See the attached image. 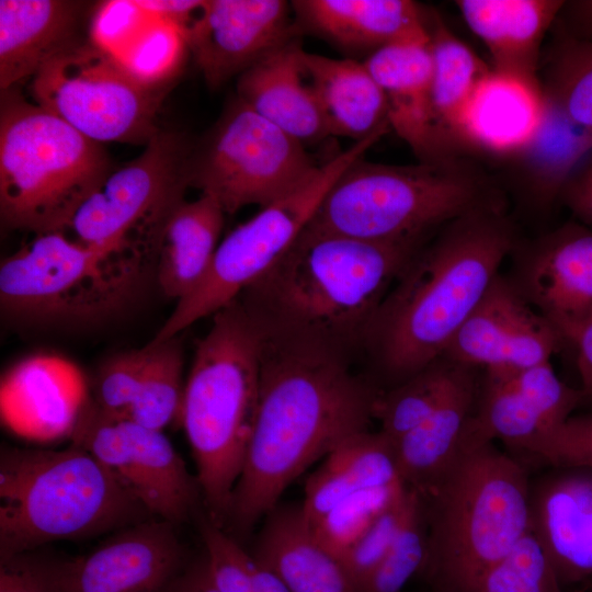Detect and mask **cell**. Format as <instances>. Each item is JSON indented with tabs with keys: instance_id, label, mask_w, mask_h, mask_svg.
Instances as JSON below:
<instances>
[{
	"instance_id": "cell-8",
	"label": "cell",
	"mask_w": 592,
	"mask_h": 592,
	"mask_svg": "<svg viewBox=\"0 0 592 592\" xmlns=\"http://www.w3.org/2000/svg\"><path fill=\"white\" fill-rule=\"evenodd\" d=\"M111 170L101 144L37 103L2 91L0 215L11 228L64 231Z\"/></svg>"
},
{
	"instance_id": "cell-7",
	"label": "cell",
	"mask_w": 592,
	"mask_h": 592,
	"mask_svg": "<svg viewBox=\"0 0 592 592\" xmlns=\"http://www.w3.org/2000/svg\"><path fill=\"white\" fill-rule=\"evenodd\" d=\"M530 489L522 465L492 442L463 449L423 498L430 502L424 567L444 592L463 591L526 535Z\"/></svg>"
},
{
	"instance_id": "cell-41",
	"label": "cell",
	"mask_w": 592,
	"mask_h": 592,
	"mask_svg": "<svg viewBox=\"0 0 592 592\" xmlns=\"http://www.w3.org/2000/svg\"><path fill=\"white\" fill-rule=\"evenodd\" d=\"M205 561L219 592H255V561L235 537L207 515L200 523Z\"/></svg>"
},
{
	"instance_id": "cell-38",
	"label": "cell",
	"mask_w": 592,
	"mask_h": 592,
	"mask_svg": "<svg viewBox=\"0 0 592 592\" xmlns=\"http://www.w3.org/2000/svg\"><path fill=\"white\" fill-rule=\"evenodd\" d=\"M406 519L385 557L358 592H400L424 567L428 555V522L423 498L413 489Z\"/></svg>"
},
{
	"instance_id": "cell-35",
	"label": "cell",
	"mask_w": 592,
	"mask_h": 592,
	"mask_svg": "<svg viewBox=\"0 0 592 592\" xmlns=\"http://www.w3.org/2000/svg\"><path fill=\"white\" fill-rule=\"evenodd\" d=\"M459 365L442 356L379 392L373 414L380 423L379 431L396 441L425 421L449 391Z\"/></svg>"
},
{
	"instance_id": "cell-19",
	"label": "cell",
	"mask_w": 592,
	"mask_h": 592,
	"mask_svg": "<svg viewBox=\"0 0 592 592\" xmlns=\"http://www.w3.org/2000/svg\"><path fill=\"white\" fill-rule=\"evenodd\" d=\"M175 526L149 519L118 530L91 553L60 561L64 592H167L183 570Z\"/></svg>"
},
{
	"instance_id": "cell-22",
	"label": "cell",
	"mask_w": 592,
	"mask_h": 592,
	"mask_svg": "<svg viewBox=\"0 0 592 592\" xmlns=\"http://www.w3.org/2000/svg\"><path fill=\"white\" fill-rule=\"evenodd\" d=\"M546 112L542 86L491 71L466 103L454 133L456 148L497 160L523 148L539 129Z\"/></svg>"
},
{
	"instance_id": "cell-10",
	"label": "cell",
	"mask_w": 592,
	"mask_h": 592,
	"mask_svg": "<svg viewBox=\"0 0 592 592\" xmlns=\"http://www.w3.org/2000/svg\"><path fill=\"white\" fill-rule=\"evenodd\" d=\"M383 136L375 135L319 163L295 190L260 208L231 230L216 250L200 285L177 305L150 341L175 338L195 321L239 298L289 250L312 219L319 204L339 177Z\"/></svg>"
},
{
	"instance_id": "cell-49",
	"label": "cell",
	"mask_w": 592,
	"mask_h": 592,
	"mask_svg": "<svg viewBox=\"0 0 592 592\" xmlns=\"http://www.w3.org/2000/svg\"><path fill=\"white\" fill-rule=\"evenodd\" d=\"M554 27L571 37L592 42V0H565Z\"/></svg>"
},
{
	"instance_id": "cell-27",
	"label": "cell",
	"mask_w": 592,
	"mask_h": 592,
	"mask_svg": "<svg viewBox=\"0 0 592 592\" xmlns=\"http://www.w3.org/2000/svg\"><path fill=\"white\" fill-rule=\"evenodd\" d=\"M308 29L348 49H371L429 41V13L410 0H298Z\"/></svg>"
},
{
	"instance_id": "cell-11",
	"label": "cell",
	"mask_w": 592,
	"mask_h": 592,
	"mask_svg": "<svg viewBox=\"0 0 592 592\" xmlns=\"http://www.w3.org/2000/svg\"><path fill=\"white\" fill-rule=\"evenodd\" d=\"M305 145L238 98L189 161V184L225 214L260 208L299 186L318 167Z\"/></svg>"
},
{
	"instance_id": "cell-16",
	"label": "cell",
	"mask_w": 592,
	"mask_h": 592,
	"mask_svg": "<svg viewBox=\"0 0 592 592\" xmlns=\"http://www.w3.org/2000/svg\"><path fill=\"white\" fill-rule=\"evenodd\" d=\"M581 391L563 383L550 362L524 368L481 369L464 448L493 440L527 451L580 408Z\"/></svg>"
},
{
	"instance_id": "cell-39",
	"label": "cell",
	"mask_w": 592,
	"mask_h": 592,
	"mask_svg": "<svg viewBox=\"0 0 592 592\" xmlns=\"http://www.w3.org/2000/svg\"><path fill=\"white\" fill-rule=\"evenodd\" d=\"M405 485L354 493L309 525L318 539L339 558L374 521L406 491Z\"/></svg>"
},
{
	"instance_id": "cell-31",
	"label": "cell",
	"mask_w": 592,
	"mask_h": 592,
	"mask_svg": "<svg viewBox=\"0 0 592 592\" xmlns=\"http://www.w3.org/2000/svg\"><path fill=\"white\" fill-rule=\"evenodd\" d=\"M398 485L405 483L392 441L380 431L366 430L348 437L325 457L307 479L300 509L312 525L354 493Z\"/></svg>"
},
{
	"instance_id": "cell-20",
	"label": "cell",
	"mask_w": 592,
	"mask_h": 592,
	"mask_svg": "<svg viewBox=\"0 0 592 592\" xmlns=\"http://www.w3.org/2000/svg\"><path fill=\"white\" fill-rule=\"evenodd\" d=\"M530 514L560 582L592 579V468L554 467L531 483Z\"/></svg>"
},
{
	"instance_id": "cell-12",
	"label": "cell",
	"mask_w": 592,
	"mask_h": 592,
	"mask_svg": "<svg viewBox=\"0 0 592 592\" xmlns=\"http://www.w3.org/2000/svg\"><path fill=\"white\" fill-rule=\"evenodd\" d=\"M35 103L99 144L147 145L159 132V88L144 86L93 43H70L32 77Z\"/></svg>"
},
{
	"instance_id": "cell-5",
	"label": "cell",
	"mask_w": 592,
	"mask_h": 592,
	"mask_svg": "<svg viewBox=\"0 0 592 592\" xmlns=\"http://www.w3.org/2000/svg\"><path fill=\"white\" fill-rule=\"evenodd\" d=\"M509 205L496 175L455 153L414 164H351L329 189L309 229L378 242L426 241L475 209Z\"/></svg>"
},
{
	"instance_id": "cell-24",
	"label": "cell",
	"mask_w": 592,
	"mask_h": 592,
	"mask_svg": "<svg viewBox=\"0 0 592 592\" xmlns=\"http://www.w3.org/2000/svg\"><path fill=\"white\" fill-rule=\"evenodd\" d=\"M429 41L386 46L363 61L385 95L390 128L420 161L451 156L442 151L433 124Z\"/></svg>"
},
{
	"instance_id": "cell-4",
	"label": "cell",
	"mask_w": 592,
	"mask_h": 592,
	"mask_svg": "<svg viewBox=\"0 0 592 592\" xmlns=\"http://www.w3.org/2000/svg\"><path fill=\"white\" fill-rule=\"evenodd\" d=\"M264 341L262 326L237 298L213 315L184 386L179 424L207 516L223 527L255 421Z\"/></svg>"
},
{
	"instance_id": "cell-47",
	"label": "cell",
	"mask_w": 592,
	"mask_h": 592,
	"mask_svg": "<svg viewBox=\"0 0 592 592\" xmlns=\"http://www.w3.org/2000/svg\"><path fill=\"white\" fill-rule=\"evenodd\" d=\"M559 204L570 210L572 219L592 228V150L570 174Z\"/></svg>"
},
{
	"instance_id": "cell-46",
	"label": "cell",
	"mask_w": 592,
	"mask_h": 592,
	"mask_svg": "<svg viewBox=\"0 0 592 592\" xmlns=\"http://www.w3.org/2000/svg\"><path fill=\"white\" fill-rule=\"evenodd\" d=\"M0 592H64L60 561L35 550L0 559Z\"/></svg>"
},
{
	"instance_id": "cell-2",
	"label": "cell",
	"mask_w": 592,
	"mask_h": 592,
	"mask_svg": "<svg viewBox=\"0 0 592 592\" xmlns=\"http://www.w3.org/2000/svg\"><path fill=\"white\" fill-rule=\"evenodd\" d=\"M508 209L481 207L442 226L385 295L364 338L396 384L443 356L500 273L521 237Z\"/></svg>"
},
{
	"instance_id": "cell-32",
	"label": "cell",
	"mask_w": 592,
	"mask_h": 592,
	"mask_svg": "<svg viewBox=\"0 0 592 592\" xmlns=\"http://www.w3.org/2000/svg\"><path fill=\"white\" fill-rule=\"evenodd\" d=\"M77 3L60 0L0 1V87L33 77L72 43Z\"/></svg>"
},
{
	"instance_id": "cell-25",
	"label": "cell",
	"mask_w": 592,
	"mask_h": 592,
	"mask_svg": "<svg viewBox=\"0 0 592 592\" xmlns=\"http://www.w3.org/2000/svg\"><path fill=\"white\" fill-rule=\"evenodd\" d=\"M480 373V368L460 364L449 391L434 412L392 441L402 482L422 498L436 488L463 452Z\"/></svg>"
},
{
	"instance_id": "cell-28",
	"label": "cell",
	"mask_w": 592,
	"mask_h": 592,
	"mask_svg": "<svg viewBox=\"0 0 592 592\" xmlns=\"http://www.w3.org/2000/svg\"><path fill=\"white\" fill-rule=\"evenodd\" d=\"M296 39L242 72L237 98L267 122L306 145L329 136L308 83Z\"/></svg>"
},
{
	"instance_id": "cell-48",
	"label": "cell",
	"mask_w": 592,
	"mask_h": 592,
	"mask_svg": "<svg viewBox=\"0 0 592 592\" xmlns=\"http://www.w3.org/2000/svg\"><path fill=\"white\" fill-rule=\"evenodd\" d=\"M156 18L180 26L184 33L201 15L205 2L201 0H138Z\"/></svg>"
},
{
	"instance_id": "cell-44",
	"label": "cell",
	"mask_w": 592,
	"mask_h": 592,
	"mask_svg": "<svg viewBox=\"0 0 592 592\" xmlns=\"http://www.w3.org/2000/svg\"><path fill=\"white\" fill-rule=\"evenodd\" d=\"M155 16L138 0L102 3L91 22V43L119 59L141 36Z\"/></svg>"
},
{
	"instance_id": "cell-30",
	"label": "cell",
	"mask_w": 592,
	"mask_h": 592,
	"mask_svg": "<svg viewBox=\"0 0 592 592\" xmlns=\"http://www.w3.org/2000/svg\"><path fill=\"white\" fill-rule=\"evenodd\" d=\"M300 59L329 136L349 137L356 143L388 132L385 95L364 62L304 49Z\"/></svg>"
},
{
	"instance_id": "cell-6",
	"label": "cell",
	"mask_w": 592,
	"mask_h": 592,
	"mask_svg": "<svg viewBox=\"0 0 592 592\" xmlns=\"http://www.w3.org/2000/svg\"><path fill=\"white\" fill-rule=\"evenodd\" d=\"M0 502V559L153 517L112 471L75 444L58 451L2 446Z\"/></svg>"
},
{
	"instance_id": "cell-37",
	"label": "cell",
	"mask_w": 592,
	"mask_h": 592,
	"mask_svg": "<svg viewBox=\"0 0 592 592\" xmlns=\"http://www.w3.org/2000/svg\"><path fill=\"white\" fill-rule=\"evenodd\" d=\"M460 592H561V582L530 528L503 558Z\"/></svg>"
},
{
	"instance_id": "cell-42",
	"label": "cell",
	"mask_w": 592,
	"mask_h": 592,
	"mask_svg": "<svg viewBox=\"0 0 592 592\" xmlns=\"http://www.w3.org/2000/svg\"><path fill=\"white\" fill-rule=\"evenodd\" d=\"M412 490L386 509L363 535L341 556V561L357 590L378 566L396 538L409 509Z\"/></svg>"
},
{
	"instance_id": "cell-50",
	"label": "cell",
	"mask_w": 592,
	"mask_h": 592,
	"mask_svg": "<svg viewBox=\"0 0 592 592\" xmlns=\"http://www.w3.org/2000/svg\"><path fill=\"white\" fill-rule=\"evenodd\" d=\"M569 344L577 351V367L579 371L582 394L581 407L592 410V315L578 329Z\"/></svg>"
},
{
	"instance_id": "cell-15",
	"label": "cell",
	"mask_w": 592,
	"mask_h": 592,
	"mask_svg": "<svg viewBox=\"0 0 592 592\" xmlns=\"http://www.w3.org/2000/svg\"><path fill=\"white\" fill-rule=\"evenodd\" d=\"M509 259L508 281L568 344L592 315V228L571 219L520 237Z\"/></svg>"
},
{
	"instance_id": "cell-34",
	"label": "cell",
	"mask_w": 592,
	"mask_h": 592,
	"mask_svg": "<svg viewBox=\"0 0 592 592\" xmlns=\"http://www.w3.org/2000/svg\"><path fill=\"white\" fill-rule=\"evenodd\" d=\"M539 64L545 95L572 122L592 132V42L553 26Z\"/></svg>"
},
{
	"instance_id": "cell-18",
	"label": "cell",
	"mask_w": 592,
	"mask_h": 592,
	"mask_svg": "<svg viewBox=\"0 0 592 592\" xmlns=\"http://www.w3.org/2000/svg\"><path fill=\"white\" fill-rule=\"evenodd\" d=\"M283 0H207L185 32L208 87L216 89L295 39Z\"/></svg>"
},
{
	"instance_id": "cell-26",
	"label": "cell",
	"mask_w": 592,
	"mask_h": 592,
	"mask_svg": "<svg viewBox=\"0 0 592 592\" xmlns=\"http://www.w3.org/2000/svg\"><path fill=\"white\" fill-rule=\"evenodd\" d=\"M252 557L291 592H358L341 559L315 535L300 504H277L265 515Z\"/></svg>"
},
{
	"instance_id": "cell-33",
	"label": "cell",
	"mask_w": 592,
	"mask_h": 592,
	"mask_svg": "<svg viewBox=\"0 0 592 592\" xmlns=\"http://www.w3.org/2000/svg\"><path fill=\"white\" fill-rule=\"evenodd\" d=\"M429 35L436 139L445 155L460 153L454 144L459 116L491 67L458 38L435 11L429 12Z\"/></svg>"
},
{
	"instance_id": "cell-17",
	"label": "cell",
	"mask_w": 592,
	"mask_h": 592,
	"mask_svg": "<svg viewBox=\"0 0 592 592\" xmlns=\"http://www.w3.org/2000/svg\"><path fill=\"white\" fill-rule=\"evenodd\" d=\"M566 341L499 273L449 341L443 356L486 368H524L550 362Z\"/></svg>"
},
{
	"instance_id": "cell-52",
	"label": "cell",
	"mask_w": 592,
	"mask_h": 592,
	"mask_svg": "<svg viewBox=\"0 0 592 592\" xmlns=\"http://www.w3.org/2000/svg\"><path fill=\"white\" fill-rule=\"evenodd\" d=\"M255 592L291 591L273 572L255 562Z\"/></svg>"
},
{
	"instance_id": "cell-23",
	"label": "cell",
	"mask_w": 592,
	"mask_h": 592,
	"mask_svg": "<svg viewBox=\"0 0 592 592\" xmlns=\"http://www.w3.org/2000/svg\"><path fill=\"white\" fill-rule=\"evenodd\" d=\"M565 0H457L469 30L483 43L493 71L540 86L543 43Z\"/></svg>"
},
{
	"instance_id": "cell-9",
	"label": "cell",
	"mask_w": 592,
	"mask_h": 592,
	"mask_svg": "<svg viewBox=\"0 0 592 592\" xmlns=\"http://www.w3.org/2000/svg\"><path fill=\"white\" fill-rule=\"evenodd\" d=\"M153 261L146 252L36 235L0 266V301L9 317L43 326H91L136 300Z\"/></svg>"
},
{
	"instance_id": "cell-14",
	"label": "cell",
	"mask_w": 592,
	"mask_h": 592,
	"mask_svg": "<svg viewBox=\"0 0 592 592\" xmlns=\"http://www.w3.org/2000/svg\"><path fill=\"white\" fill-rule=\"evenodd\" d=\"M71 435L72 444L112 471L153 517L178 526L191 516L201 496L198 482L162 431L87 400Z\"/></svg>"
},
{
	"instance_id": "cell-40",
	"label": "cell",
	"mask_w": 592,
	"mask_h": 592,
	"mask_svg": "<svg viewBox=\"0 0 592 592\" xmlns=\"http://www.w3.org/2000/svg\"><path fill=\"white\" fill-rule=\"evenodd\" d=\"M186 47L185 33L180 26L155 16L117 60L144 86L159 88L177 72Z\"/></svg>"
},
{
	"instance_id": "cell-36",
	"label": "cell",
	"mask_w": 592,
	"mask_h": 592,
	"mask_svg": "<svg viewBox=\"0 0 592 592\" xmlns=\"http://www.w3.org/2000/svg\"><path fill=\"white\" fill-rule=\"evenodd\" d=\"M148 344L150 355L126 415L146 428L162 431L170 423H180L185 386L183 355L177 337Z\"/></svg>"
},
{
	"instance_id": "cell-1",
	"label": "cell",
	"mask_w": 592,
	"mask_h": 592,
	"mask_svg": "<svg viewBox=\"0 0 592 592\" xmlns=\"http://www.w3.org/2000/svg\"><path fill=\"white\" fill-rule=\"evenodd\" d=\"M378 395L332 348L265 333L255 421L225 523L230 532L247 535L311 464L366 431Z\"/></svg>"
},
{
	"instance_id": "cell-21",
	"label": "cell",
	"mask_w": 592,
	"mask_h": 592,
	"mask_svg": "<svg viewBox=\"0 0 592 592\" xmlns=\"http://www.w3.org/2000/svg\"><path fill=\"white\" fill-rule=\"evenodd\" d=\"M591 150L592 132L572 122L546 96L539 129L523 148L496 160V178L521 212L544 217L559 204L570 174Z\"/></svg>"
},
{
	"instance_id": "cell-45",
	"label": "cell",
	"mask_w": 592,
	"mask_h": 592,
	"mask_svg": "<svg viewBox=\"0 0 592 592\" xmlns=\"http://www.w3.org/2000/svg\"><path fill=\"white\" fill-rule=\"evenodd\" d=\"M526 452L553 467L592 468V410L572 414Z\"/></svg>"
},
{
	"instance_id": "cell-29",
	"label": "cell",
	"mask_w": 592,
	"mask_h": 592,
	"mask_svg": "<svg viewBox=\"0 0 592 592\" xmlns=\"http://www.w3.org/2000/svg\"><path fill=\"white\" fill-rule=\"evenodd\" d=\"M225 212L212 197L177 202L153 238V267L163 295L177 301L190 295L209 270L224 227Z\"/></svg>"
},
{
	"instance_id": "cell-43",
	"label": "cell",
	"mask_w": 592,
	"mask_h": 592,
	"mask_svg": "<svg viewBox=\"0 0 592 592\" xmlns=\"http://www.w3.org/2000/svg\"><path fill=\"white\" fill-rule=\"evenodd\" d=\"M149 355L147 344L107 360L95 375L92 401L107 413L126 415L139 389Z\"/></svg>"
},
{
	"instance_id": "cell-51",
	"label": "cell",
	"mask_w": 592,
	"mask_h": 592,
	"mask_svg": "<svg viewBox=\"0 0 592 592\" xmlns=\"http://www.w3.org/2000/svg\"><path fill=\"white\" fill-rule=\"evenodd\" d=\"M167 592H219L210 580L205 558L183 568Z\"/></svg>"
},
{
	"instance_id": "cell-13",
	"label": "cell",
	"mask_w": 592,
	"mask_h": 592,
	"mask_svg": "<svg viewBox=\"0 0 592 592\" xmlns=\"http://www.w3.org/2000/svg\"><path fill=\"white\" fill-rule=\"evenodd\" d=\"M192 149L175 133L159 130L137 158L111 169L80 203L68 228L82 244L149 253L171 207L184 198Z\"/></svg>"
},
{
	"instance_id": "cell-3",
	"label": "cell",
	"mask_w": 592,
	"mask_h": 592,
	"mask_svg": "<svg viewBox=\"0 0 592 592\" xmlns=\"http://www.w3.org/2000/svg\"><path fill=\"white\" fill-rule=\"evenodd\" d=\"M426 241L378 242L306 227L242 294L243 303L266 334L333 349L365 335L385 295Z\"/></svg>"
}]
</instances>
